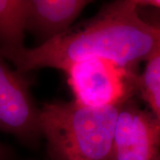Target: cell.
I'll use <instances>...</instances> for the list:
<instances>
[{
  "label": "cell",
  "instance_id": "obj_1",
  "mask_svg": "<svg viewBox=\"0 0 160 160\" xmlns=\"http://www.w3.org/2000/svg\"><path fill=\"white\" fill-rule=\"evenodd\" d=\"M135 0L109 3L80 27L45 44L17 52L6 62L21 74L52 68L64 70L70 64L100 59L137 72L160 46V27L145 22Z\"/></svg>",
  "mask_w": 160,
  "mask_h": 160
},
{
  "label": "cell",
  "instance_id": "obj_2",
  "mask_svg": "<svg viewBox=\"0 0 160 160\" xmlns=\"http://www.w3.org/2000/svg\"><path fill=\"white\" fill-rule=\"evenodd\" d=\"M120 107L44 103L40 128L52 160H109Z\"/></svg>",
  "mask_w": 160,
  "mask_h": 160
},
{
  "label": "cell",
  "instance_id": "obj_3",
  "mask_svg": "<svg viewBox=\"0 0 160 160\" xmlns=\"http://www.w3.org/2000/svg\"><path fill=\"white\" fill-rule=\"evenodd\" d=\"M63 71L74 101L86 107H121L137 92V72L109 61L85 60L70 64Z\"/></svg>",
  "mask_w": 160,
  "mask_h": 160
},
{
  "label": "cell",
  "instance_id": "obj_4",
  "mask_svg": "<svg viewBox=\"0 0 160 160\" xmlns=\"http://www.w3.org/2000/svg\"><path fill=\"white\" fill-rule=\"evenodd\" d=\"M0 132L12 134L28 147L37 146L42 138L40 108L31 96L29 82L1 55Z\"/></svg>",
  "mask_w": 160,
  "mask_h": 160
},
{
  "label": "cell",
  "instance_id": "obj_5",
  "mask_svg": "<svg viewBox=\"0 0 160 160\" xmlns=\"http://www.w3.org/2000/svg\"><path fill=\"white\" fill-rule=\"evenodd\" d=\"M109 160H160L158 125L132 98L120 107Z\"/></svg>",
  "mask_w": 160,
  "mask_h": 160
},
{
  "label": "cell",
  "instance_id": "obj_6",
  "mask_svg": "<svg viewBox=\"0 0 160 160\" xmlns=\"http://www.w3.org/2000/svg\"><path fill=\"white\" fill-rule=\"evenodd\" d=\"M92 1L29 0L26 31L45 44L65 34Z\"/></svg>",
  "mask_w": 160,
  "mask_h": 160
},
{
  "label": "cell",
  "instance_id": "obj_7",
  "mask_svg": "<svg viewBox=\"0 0 160 160\" xmlns=\"http://www.w3.org/2000/svg\"><path fill=\"white\" fill-rule=\"evenodd\" d=\"M29 0H0V55L5 60L24 49Z\"/></svg>",
  "mask_w": 160,
  "mask_h": 160
},
{
  "label": "cell",
  "instance_id": "obj_8",
  "mask_svg": "<svg viewBox=\"0 0 160 160\" xmlns=\"http://www.w3.org/2000/svg\"><path fill=\"white\" fill-rule=\"evenodd\" d=\"M137 92L148 104L160 131V46L146 62L142 73L138 76Z\"/></svg>",
  "mask_w": 160,
  "mask_h": 160
},
{
  "label": "cell",
  "instance_id": "obj_9",
  "mask_svg": "<svg viewBox=\"0 0 160 160\" xmlns=\"http://www.w3.org/2000/svg\"><path fill=\"white\" fill-rule=\"evenodd\" d=\"M0 160H16V154L9 145L0 141Z\"/></svg>",
  "mask_w": 160,
  "mask_h": 160
}]
</instances>
